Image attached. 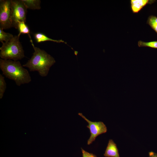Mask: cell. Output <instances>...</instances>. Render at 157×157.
<instances>
[{
  "instance_id": "cell-1",
  "label": "cell",
  "mask_w": 157,
  "mask_h": 157,
  "mask_svg": "<svg viewBox=\"0 0 157 157\" xmlns=\"http://www.w3.org/2000/svg\"><path fill=\"white\" fill-rule=\"evenodd\" d=\"M34 52L31 58L23 67L28 68L30 71H37L42 77L48 75L50 67L55 63L54 58L44 50L35 47L30 40Z\"/></svg>"
},
{
  "instance_id": "cell-2",
  "label": "cell",
  "mask_w": 157,
  "mask_h": 157,
  "mask_svg": "<svg viewBox=\"0 0 157 157\" xmlns=\"http://www.w3.org/2000/svg\"><path fill=\"white\" fill-rule=\"evenodd\" d=\"M0 68L3 74L14 81L17 86L29 83L31 81L28 70L24 68L19 61L1 59Z\"/></svg>"
},
{
  "instance_id": "cell-3",
  "label": "cell",
  "mask_w": 157,
  "mask_h": 157,
  "mask_svg": "<svg viewBox=\"0 0 157 157\" xmlns=\"http://www.w3.org/2000/svg\"><path fill=\"white\" fill-rule=\"evenodd\" d=\"M18 35L14 36L9 42L2 43L0 48V56L4 60L17 61L23 58L24 51Z\"/></svg>"
},
{
  "instance_id": "cell-4",
  "label": "cell",
  "mask_w": 157,
  "mask_h": 157,
  "mask_svg": "<svg viewBox=\"0 0 157 157\" xmlns=\"http://www.w3.org/2000/svg\"><path fill=\"white\" fill-rule=\"evenodd\" d=\"M12 27L16 29L19 22H26L27 8L22 0H11Z\"/></svg>"
},
{
  "instance_id": "cell-5",
  "label": "cell",
  "mask_w": 157,
  "mask_h": 157,
  "mask_svg": "<svg viewBox=\"0 0 157 157\" xmlns=\"http://www.w3.org/2000/svg\"><path fill=\"white\" fill-rule=\"evenodd\" d=\"M11 0L0 1V28L7 29L12 27Z\"/></svg>"
},
{
  "instance_id": "cell-6",
  "label": "cell",
  "mask_w": 157,
  "mask_h": 157,
  "mask_svg": "<svg viewBox=\"0 0 157 157\" xmlns=\"http://www.w3.org/2000/svg\"><path fill=\"white\" fill-rule=\"evenodd\" d=\"M78 115L88 123L87 127L89 129L90 135L87 141L88 145H90L94 141L99 135L106 133L107 131L106 125L102 122H92L87 119L82 113Z\"/></svg>"
},
{
  "instance_id": "cell-7",
  "label": "cell",
  "mask_w": 157,
  "mask_h": 157,
  "mask_svg": "<svg viewBox=\"0 0 157 157\" xmlns=\"http://www.w3.org/2000/svg\"><path fill=\"white\" fill-rule=\"evenodd\" d=\"M155 1L150 0H131V10L133 13H138L147 4H151Z\"/></svg>"
},
{
  "instance_id": "cell-8",
  "label": "cell",
  "mask_w": 157,
  "mask_h": 157,
  "mask_svg": "<svg viewBox=\"0 0 157 157\" xmlns=\"http://www.w3.org/2000/svg\"><path fill=\"white\" fill-rule=\"evenodd\" d=\"M104 156L105 157H120L116 144L113 140H109Z\"/></svg>"
},
{
  "instance_id": "cell-9",
  "label": "cell",
  "mask_w": 157,
  "mask_h": 157,
  "mask_svg": "<svg viewBox=\"0 0 157 157\" xmlns=\"http://www.w3.org/2000/svg\"><path fill=\"white\" fill-rule=\"evenodd\" d=\"M34 38L36 42L38 43H40L47 41H52L57 43H65L66 44V42L62 40H54L49 38L43 33H37L34 35Z\"/></svg>"
},
{
  "instance_id": "cell-10",
  "label": "cell",
  "mask_w": 157,
  "mask_h": 157,
  "mask_svg": "<svg viewBox=\"0 0 157 157\" xmlns=\"http://www.w3.org/2000/svg\"><path fill=\"white\" fill-rule=\"evenodd\" d=\"M27 9L39 10L41 8L40 0H22Z\"/></svg>"
},
{
  "instance_id": "cell-11",
  "label": "cell",
  "mask_w": 157,
  "mask_h": 157,
  "mask_svg": "<svg viewBox=\"0 0 157 157\" xmlns=\"http://www.w3.org/2000/svg\"><path fill=\"white\" fill-rule=\"evenodd\" d=\"M19 33L18 35L19 37L21 34H28L30 39L32 40L30 35V31L28 26L24 22H19L18 24L17 28Z\"/></svg>"
},
{
  "instance_id": "cell-12",
  "label": "cell",
  "mask_w": 157,
  "mask_h": 157,
  "mask_svg": "<svg viewBox=\"0 0 157 157\" xmlns=\"http://www.w3.org/2000/svg\"><path fill=\"white\" fill-rule=\"evenodd\" d=\"M14 36L12 34L5 32L0 28V41L2 43L7 42L10 40Z\"/></svg>"
},
{
  "instance_id": "cell-13",
  "label": "cell",
  "mask_w": 157,
  "mask_h": 157,
  "mask_svg": "<svg viewBox=\"0 0 157 157\" xmlns=\"http://www.w3.org/2000/svg\"><path fill=\"white\" fill-rule=\"evenodd\" d=\"M147 23L157 33V17L154 15L149 16L147 19Z\"/></svg>"
},
{
  "instance_id": "cell-14",
  "label": "cell",
  "mask_w": 157,
  "mask_h": 157,
  "mask_svg": "<svg viewBox=\"0 0 157 157\" xmlns=\"http://www.w3.org/2000/svg\"><path fill=\"white\" fill-rule=\"evenodd\" d=\"M138 45L139 47H148L157 49V41L144 42L141 40L138 41Z\"/></svg>"
},
{
  "instance_id": "cell-15",
  "label": "cell",
  "mask_w": 157,
  "mask_h": 157,
  "mask_svg": "<svg viewBox=\"0 0 157 157\" xmlns=\"http://www.w3.org/2000/svg\"><path fill=\"white\" fill-rule=\"evenodd\" d=\"M6 88V84L4 77L0 74V99H1Z\"/></svg>"
},
{
  "instance_id": "cell-16",
  "label": "cell",
  "mask_w": 157,
  "mask_h": 157,
  "mask_svg": "<svg viewBox=\"0 0 157 157\" xmlns=\"http://www.w3.org/2000/svg\"><path fill=\"white\" fill-rule=\"evenodd\" d=\"M82 157H97V156L92 153H89L81 148Z\"/></svg>"
},
{
  "instance_id": "cell-17",
  "label": "cell",
  "mask_w": 157,
  "mask_h": 157,
  "mask_svg": "<svg viewBox=\"0 0 157 157\" xmlns=\"http://www.w3.org/2000/svg\"><path fill=\"white\" fill-rule=\"evenodd\" d=\"M149 157H157V154L153 151H150L149 153Z\"/></svg>"
}]
</instances>
